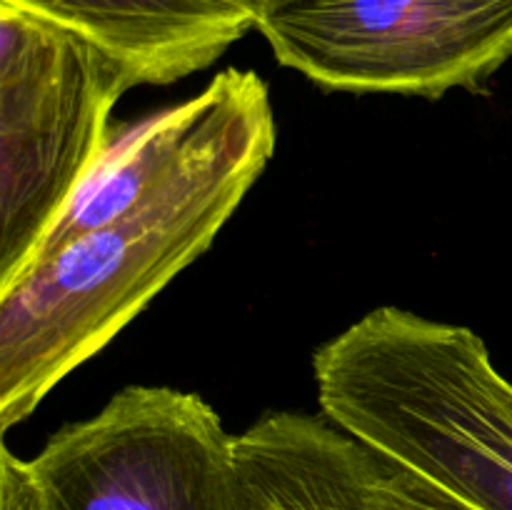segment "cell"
<instances>
[{
	"label": "cell",
	"instance_id": "6da1fadb",
	"mask_svg": "<svg viewBox=\"0 0 512 510\" xmlns=\"http://www.w3.org/2000/svg\"><path fill=\"white\" fill-rule=\"evenodd\" d=\"M275 150L268 83L150 198L35 260L0 290V428L98 355L165 285L213 245Z\"/></svg>",
	"mask_w": 512,
	"mask_h": 510
},
{
	"label": "cell",
	"instance_id": "7a4b0ae2",
	"mask_svg": "<svg viewBox=\"0 0 512 510\" xmlns=\"http://www.w3.org/2000/svg\"><path fill=\"white\" fill-rule=\"evenodd\" d=\"M325 418L473 510H512V383L465 325L383 305L313 355Z\"/></svg>",
	"mask_w": 512,
	"mask_h": 510
},
{
	"label": "cell",
	"instance_id": "3957f363",
	"mask_svg": "<svg viewBox=\"0 0 512 510\" xmlns=\"http://www.w3.org/2000/svg\"><path fill=\"white\" fill-rule=\"evenodd\" d=\"M128 70L68 25L0 0V288L100 158Z\"/></svg>",
	"mask_w": 512,
	"mask_h": 510
},
{
	"label": "cell",
	"instance_id": "277c9868",
	"mask_svg": "<svg viewBox=\"0 0 512 510\" xmlns=\"http://www.w3.org/2000/svg\"><path fill=\"white\" fill-rule=\"evenodd\" d=\"M255 30L325 90L443 98L512 58V0H285Z\"/></svg>",
	"mask_w": 512,
	"mask_h": 510
},
{
	"label": "cell",
	"instance_id": "5b68a950",
	"mask_svg": "<svg viewBox=\"0 0 512 510\" xmlns=\"http://www.w3.org/2000/svg\"><path fill=\"white\" fill-rule=\"evenodd\" d=\"M28 470L43 510H245L235 435L200 395L165 385L118 390Z\"/></svg>",
	"mask_w": 512,
	"mask_h": 510
},
{
	"label": "cell",
	"instance_id": "8992f818",
	"mask_svg": "<svg viewBox=\"0 0 512 510\" xmlns=\"http://www.w3.org/2000/svg\"><path fill=\"white\" fill-rule=\"evenodd\" d=\"M235 453L245 510H385L383 460L328 418L270 413Z\"/></svg>",
	"mask_w": 512,
	"mask_h": 510
},
{
	"label": "cell",
	"instance_id": "52a82bcc",
	"mask_svg": "<svg viewBox=\"0 0 512 510\" xmlns=\"http://www.w3.org/2000/svg\"><path fill=\"white\" fill-rule=\"evenodd\" d=\"M118 60L135 85H170L213 65L255 18L223 0H13Z\"/></svg>",
	"mask_w": 512,
	"mask_h": 510
},
{
	"label": "cell",
	"instance_id": "ba28073f",
	"mask_svg": "<svg viewBox=\"0 0 512 510\" xmlns=\"http://www.w3.org/2000/svg\"><path fill=\"white\" fill-rule=\"evenodd\" d=\"M380 500L385 510H473L418 475L395 468L385 460L380 473Z\"/></svg>",
	"mask_w": 512,
	"mask_h": 510
},
{
	"label": "cell",
	"instance_id": "9c48e42d",
	"mask_svg": "<svg viewBox=\"0 0 512 510\" xmlns=\"http://www.w3.org/2000/svg\"><path fill=\"white\" fill-rule=\"evenodd\" d=\"M0 510H43L28 460L15 458L8 448L0 455Z\"/></svg>",
	"mask_w": 512,
	"mask_h": 510
},
{
	"label": "cell",
	"instance_id": "30bf717a",
	"mask_svg": "<svg viewBox=\"0 0 512 510\" xmlns=\"http://www.w3.org/2000/svg\"><path fill=\"white\" fill-rule=\"evenodd\" d=\"M223 3L235 5V8L245 10V13H250L255 20H258L260 15H265L268 10H273L275 5L285 3V0H223Z\"/></svg>",
	"mask_w": 512,
	"mask_h": 510
}]
</instances>
